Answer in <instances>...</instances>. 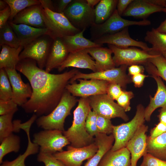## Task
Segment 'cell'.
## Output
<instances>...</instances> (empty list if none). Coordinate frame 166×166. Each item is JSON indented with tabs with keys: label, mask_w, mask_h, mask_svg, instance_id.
I'll return each instance as SVG.
<instances>
[{
	"label": "cell",
	"mask_w": 166,
	"mask_h": 166,
	"mask_svg": "<svg viewBox=\"0 0 166 166\" xmlns=\"http://www.w3.org/2000/svg\"><path fill=\"white\" fill-rule=\"evenodd\" d=\"M143 156V160L140 166H166V160L159 159L148 153Z\"/></svg>",
	"instance_id": "43"
},
{
	"label": "cell",
	"mask_w": 166,
	"mask_h": 166,
	"mask_svg": "<svg viewBox=\"0 0 166 166\" xmlns=\"http://www.w3.org/2000/svg\"><path fill=\"white\" fill-rule=\"evenodd\" d=\"M37 160L43 163L45 166H65L53 154L39 152L37 156Z\"/></svg>",
	"instance_id": "41"
},
{
	"label": "cell",
	"mask_w": 166,
	"mask_h": 166,
	"mask_svg": "<svg viewBox=\"0 0 166 166\" xmlns=\"http://www.w3.org/2000/svg\"><path fill=\"white\" fill-rule=\"evenodd\" d=\"M41 4L29 7L18 13L12 21L16 24H23L37 28H45Z\"/></svg>",
	"instance_id": "19"
},
{
	"label": "cell",
	"mask_w": 166,
	"mask_h": 166,
	"mask_svg": "<svg viewBox=\"0 0 166 166\" xmlns=\"http://www.w3.org/2000/svg\"><path fill=\"white\" fill-rule=\"evenodd\" d=\"M93 42L102 45L104 44L112 45L120 48H126L130 46L139 47L148 52L151 50V48L146 43L136 41L130 37L128 27L117 33L103 36L95 40Z\"/></svg>",
	"instance_id": "15"
},
{
	"label": "cell",
	"mask_w": 166,
	"mask_h": 166,
	"mask_svg": "<svg viewBox=\"0 0 166 166\" xmlns=\"http://www.w3.org/2000/svg\"><path fill=\"white\" fill-rule=\"evenodd\" d=\"M147 77L143 73H140L132 76V80L136 87H140L143 85L145 78Z\"/></svg>",
	"instance_id": "49"
},
{
	"label": "cell",
	"mask_w": 166,
	"mask_h": 166,
	"mask_svg": "<svg viewBox=\"0 0 166 166\" xmlns=\"http://www.w3.org/2000/svg\"><path fill=\"white\" fill-rule=\"evenodd\" d=\"M156 29L158 31L166 34V18Z\"/></svg>",
	"instance_id": "54"
},
{
	"label": "cell",
	"mask_w": 166,
	"mask_h": 166,
	"mask_svg": "<svg viewBox=\"0 0 166 166\" xmlns=\"http://www.w3.org/2000/svg\"><path fill=\"white\" fill-rule=\"evenodd\" d=\"M97 114L91 109L86 120L85 127L86 131L93 137L95 136L99 133L97 126Z\"/></svg>",
	"instance_id": "39"
},
{
	"label": "cell",
	"mask_w": 166,
	"mask_h": 166,
	"mask_svg": "<svg viewBox=\"0 0 166 166\" xmlns=\"http://www.w3.org/2000/svg\"><path fill=\"white\" fill-rule=\"evenodd\" d=\"M8 4L4 0H0V10H3L6 8L8 6Z\"/></svg>",
	"instance_id": "56"
},
{
	"label": "cell",
	"mask_w": 166,
	"mask_h": 166,
	"mask_svg": "<svg viewBox=\"0 0 166 166\" xmlns=\"http://www.w3.org/2000/svg\"><path fill=\"white\" fill-rule=\"evenodd\" d=\"M18 106L12 99L7 101L0 100V115L7 114L18 109Z\"/></svg>",
	"instance_id": "44"
},
{
	"label": "cell",
	"mask_w": 166,
	"mask_h": 166,
	"mask_svg": "<svg viewBox=\"0 0 166 166\" xmlns=\"http://www.w3.org/2000/svg\"><path fill=\"white\" fill-rule=\"evenodd\" d=\"M133 1V0H118L116 10L120 16H122L124 11Z\"/></svg>",
	"instance_id": "48"
},
{
	"label": "cell",
	"mask_w": 166,
	"mask_h": 166,
	"mask_svg": "<svg viewBox=\"0 0 166 166\" xmlns=\"http://www.w3.org/2000/svg\"><path fill=\"white\" fill-rule=\"evenodd\" d=\"M128 73L132 76L140 73H143L144 70L143 66L134 65L130 66L128 69Z\"/></svg>",
	"instance_id": "50"
},
{
	"label": "cell",
	"mask_w": 166,
	"mask_h": 166,
	"mask_svg": "<svg viewBox=\"0 0 166 166\" xmlns=\"http://www.w3.org/2000/svg\"><path fill=\"white\" fill-rule=\"evenodd\" d=\"M18 109L0 116V142L6 137L13 133L18 132L20 129L19 127V120H12L14 113Z\"/></svg>",
	"instance_id": "31"
},
{
	"label": "cell",
	"mask_w": 166,
	"mask_h": 166,
	"mask_svg": "<svg viewBox=\"0 0 166 166\" xmlns=\"http://www.w3.org/2000/svg\"><path fill=\"white\" fill-rule=\"evenodd\" d=\"M159 121L166 124V108H162L158 116Z\"/></svg>",
	"instance_id": "53"
},
{
	"label": "cell",
	"mask_w": 166,
	"mask_h": 166,
	"mask_svg": "<svg viewBox=\"0 0 166 166\" xmlns=\"http://www.w3.org/2000/svg\"><path fill=\"white\" fill-rule=\"evenodd\" d=\"M85 50L95 60L96 72L103 71L115 67L112 56L113 52L109 48L96 47Z\"/></svg>",
	"instance_id": "23"
},
{
	"label": "cell",
	"mask_w": 166,
	"mask_h": 166,
	"mask_svg": "<svg viewBox=\"0 0 166 166\" xmlns=\"http://www.w3.org/2000/svg\"><path fill=\"white\" fill-rule=\"evenodd\" d=\"M121 87L117 83H110L108 87L106 94L112 99L116 100L123 92Z\"/></svg>",
	"instance_id": "45"
},
{
	"label": "cell",
	"mask_w": 166,
	"mask_h": 166,
	"mask_svg": "<svg viewBox=\"0 0 166 166\" xmlns=\"http://www.w3.org/2000/svg\"><path fill=\"white\" fill-rule=\"evenodd\" d=\"M16 69L28 79L32 90L31 97L22 107L26 113L38 117L47 115L56 108L66 86L79 71L74 69L61 74L51 73L29 58L20 60Z\"/></svg>",
	"instance_id": "1"
},
{
	"label": "cell",
	"mask_w": 166,
	"mask_h": 166,
	"mask_svg": "<svg viewBox=\"0 0 166 166\" xmlns=\"http://www.w3.org/2000/svg\"><path fill=\"white\" fill-rule=\"evenodd\" d=\"M90 106L97 115L111 119L121 118L125 121L129 120L123 108L106 94H99L88 97Z\"/></svg>",
	"instance_id": "10"
},
{
	"label": "cell",
	"mask_w": 166,
	"mask_h": 166,
	"mask_svg": "<svg viewBox=\"0 0 166 166\" xmlns=\"http://www.w3.org/2000/svg\"><path fill=\"white\" fill-rule=\"evenodd\" d=\"M3 45L14 48L21 46L17 36L8 22L0 29V45Z\"/></svg>",
	"instance_id": "35"
},
{
	"label": "cell",
	"mask_w": 166,
	"mask_h": 166,
	"mask_svg": "<svg viewBox=\"0 0 166 166\" xmlns=\"http://www.w3.org/2000/svg\"><path fill=\"white\" fill-rule=\"evenodd\" d=\"M78 100L66 89L56 108L49 114L37 118L38 126L44 130H58L63 132L65 119L70 115L71 111Z\"/></svg>",
	"instance_id": "3"
},
{
	"label": "cell",
	"mask_w": 166,
	"mask_h": 166,
	"mask_svg": "<svg viewBox=\"0 0 166 166\" xmlns=\"http://www.w3.org/2000/svg\"><path fill=\"white\" fill-rule=\"evenodd\" d=\"M166 132V124L160 122L152 129L149 136L151 138H154Z\"/></svg>",
	"instance_id": "46"
},
{
	"label": "cell",
	"mask_w": 166,
	"mask_h": 166,
	"mask_svg": "<svg viewBox=\"0 0 166 166\" xmlns=\"http://www.w3.org/2000/svg\"><path fill=\"white\" fill-rule=\"evenodd\" d=\"M78 102V105L73 111L72 124L63 133L69 142L70 145L79 148L94 143V139L87 132L85 127L86 120L91 109L88 98L80 97Z\"/></svg>",
	"instance_id": "2"
},
{
	"label": "cell",
	"mask_w": 166,
	"mask_h": 166,
	"mask_svg": "<svg viewBox=\"0 0 166 166\" xmlns=\"http://www.w3.org/2000/svg\"><path fill=\"white\" fill-rule=\"evenodd\" d=\"M39 147V152L52 154L63 151L70 143L63 132L57 130H44L35 133L32 141Z\"/></svg>",
	"instance_id": "8"
},
{
	"label": "cell",
	"mask_w": 166,
	"mask_h": 166,
	"mask_svg": "<svg viewBox=\"0 0 166 166\" xmlns=\"http://www.w3.org/2000/svg\"><path fill=\"white\" fill-rule=\"evenodd\" d=\"M63 13L73 26L81 30L95 23V9L86 0H72Z\"/></svg>",
	"instance_id": "6"
},
{
	"label": "cell",
	"mask_w": 166,
	"mask_h": 166,
	"mask_svg": "<svg viewBox=\"0 0 166 166\" xmlns=\"http://www.w3.org/2000/svg\"><path fill=\"white\" fill-rule=\"evenodd\" d=\"M155 55L149 60L155 66L151 69L150 73L159 76L166 81V59L162 54Z\"/></svg>",
	"instance_id": "38"
},
{
	"label": "cell",
	"mask_w": 166,
	"mask_h": 166,
	"mask_svg": "<svg viewBox=\"0 0 166 166\" xmlns=\"http://www.w3.org/2000/svg\"><path fill=\"white\" fill-rule=\"evenodd\" d=\"M147 19L139 21H131L122 18L118 14L116 9L111 16L100 24L95 23L90 27L92 38L94 40L105 35L113 34L132 25L146 26L151 24Z\"/></svg>",
	"instance_id": "7"
},
{
	"label": "cell",
	"mask_w": 166,
	"mask_h": 166,
	"mask_svg": "<svg viewBox=\"0 0 166 166\" xmlns=\"http://www.w3.org/2000/svg\"><path fill=\"white\" fill-rule=\"evenodd\" d=\"M127 67L126 65H122L119 67L89 73H85L79 71L70 80L69 83H72L80 79H96L117 83L121 87L125 88L130 82V79L126 73Z\"/></svg>",
	"instance_id": "14"
},
{
	"label": "cell",
	"mask_w": 166,
	"mask_h": 166,
	"mask_svg": "<svg viewBox=\"0 0 166 166\" xmlns=\"http://www.w3.org/2000/svg\"><path fill=\"white\" fill-rule=\"evenodd\" d=\"M53 39L48 35H43L24 47L19 55L20 61L29 58L35 61L38 66L43 69Z\"/></svg>",
	"instance_id": "9"
},
{
	"label": "cell",
	"mask_w": 166,
	"mask_h": 166,
	"mask_svg": "<svg viewBox=\"0 0 166 166\" xmlns=\"http://www.w3.org/2000/svg\"><path fill=\"white\" fill-rule=\"evenodd\" d=\"M164 7H166V0H164Z\"/></svg>",
	"instance_id": "58"
},
{
	"label": "cell",
	"mask_w": 166,
	"mask_h": 166,
	"mask_svg": "<svg viewBox=\"0 0 166 166\" xmlns=\"http://www.w3.org/2000/svg\"><path fill=\"white\" fill-rule=\"evenodd\" d=\"M0 164L3 162V159L7 154L14 152H18L20 147V137L13 133L4 138L0 142Z\"/></svg>",
	"instance_id": "34"
},
{
	"label": "cell",
	"mask_w": 166,
	"mask_h": 166,
	"mask_svg": "<svg viewBox=\"0 0 166 166\" xmlns=\"http://www.w3.org/2000/svg\"><path fill=\"white\" fill-rule=\"evenodd\" d=\"M30 129L27 128L25 131L27 135L28 142L27 148L24 153L20 155L12 161L6 160L3 161L0 164V166H26L25 161L26 158L31 155L38 152L39 147L31 141L30 137Z\"/></svg>",
	"instance_id": "33"
},
{
	"label": "cell",
	"mask_w": 166,
	"mask_h": 166,
	"mask_svg": "<svg viewBox=\"0 0 166 166\" xmlns=\"http://www.w3.org/2000/svg\"><path fill=\"white\" fill-rule=\"evenodd\" d=\"M165 11V8L157 4L155 0H133L122 16L145 19L152 14Z\"/></svg>",
	"instance_id": "18"
},
{
	"label": "cell",
	"mask_w": 166,
	"mask_h": 166,
	"mask_svg": "<svg viewBox=\"0 0 166 166\" xmlns=\"http://www.w3.org/2000/svg\"><path fill=\"white\" fill-rule=\"evenodd\" d=\"M86 69L96 72L95 62L85 50L69 53L67 58L57 68L59 72L66 68Z\"/></svg>",
	"instance_id": "21"
},
{
	"label": "cell",
	"mask_w": 166,
	"mask_h": 166,
	"mask_svg": "<svg viewBox=\"0 0 166 166\" xmlns=\"http://www.w3.org/2000/svg\"><path fill=\"white\" fill-rule=\"evenodd\" d=\"M43 8H47L53 11H55L53 2L50 0H39Z\"/></svg>",
	"instance_id": "52"
},
{
	"label": "cell",
	"mask_w": 166,
	"mask_h": 166,
	"mask_svg": "<svg viewBox=\"0 0 166 166\" xmlns=\"http://www.w3.org/2000/svg\"><path fill=\"white\" fill-rule=\"evenodd\" d=\"M144 108L141 104L136 107V114L129 121L113 126V134L114 142L111 150L115 151L126 147L127 143L135 133L138 128L145 121Z\"/></svg>",
	"instance_id": "5"
},
{
	"label": "cell",
	"mask_w": 166,
	"mask_h": 166,
	"mask_svg": "<svg viewBox=\"0 0 166 166\" xmlns=\"http://www.w3.org/2000/svg\"><path fill=\"white\" fill-rule=\"evenodd\" d=\"M85 30H83L74 35L65 36L62 38L69 53L102 45L85 38L83 33Z\"/></svg>",
	"instance_id": "27"
},
{
	"label": "cell",
	"mask_w": 166,
	"mask_h": 166,
	"mask_svg": "<svg viewBox=\"0 0 166 166\" xmlns=\"http://www.w3.org/2000/svg\"><path fill=\"white\" fill-rule=\"evenodd\" d=\"M7 74L12 90V100L18 106H22L32 94L30 84L25 83L16 69H4Z\"/></svg>",
	"instance_id": "16"
},
{
	"label": "cell",
	"mask_w": 166,
	"mask_h": 166,
	"mask_svg": "<svg viewBox=\"0 0 166 166\" xmlns=\"http://www.w3.org/2000/svg\"><path fill=\"white\" fill-rule=\"evenodd\" d=\"M8 22L17 36L20 45L23 47L43 35H49L48 31L46 28H37L23 24H16L9 21Z\"/></svg>",
	"instance_id": "22"
},
{
	"label": "cell",
	"mask_w": 166,
	"mask_h": 166,
	"mask_svg": "<svg viewBox=\"0 0 166 166\" xmlns=\"http://www.w3.org/2000/svg\"><path fill=\"white\" fill-rule=\"evenodd\" d=\"M94 139L98 149L95 154L88 159L84 166H98L104 155L110 150L113 145L114 138L112 134L109 135L98 133Z\"/></svg>",
	"instance_id": "25"
},
{
	"label": "cell",
	"mask_w": 166,
	"mask_h": 166,
	"mask_svg": "<svg viewBox=\"0 0 166 166\" xmlns=\"http://www.w3.org/2000/svg\"><path fill=\"white\" fill-rule=\"evenodd\" d=\"M69 52L62 38L53 40L47 60L45 71L50 72L54 68H58L65 61Z\"/></svg>",
	"instance_id": "20"
},
{
	"label": "cell",
	"mask_w": 166,
	"mask_h": 166,
	"mask_svg": "<svg viewBox=\"0 0 166 166\" xmlns=\"http://www.w3.org/2000/svg\"><path fill=\"white\" fill-rule=\"evenodd\" d=\"M42 15L49 35L53 40L74 35L81 31L73 26L64 13L42 8Z\"/></svg>",
	"instance_id": "4"
},
{
	"label": "cell",
	"mask_w": 166,
	"mask_h": 166,
	"mask_svg": "<svg viewBox=\"0 0 166 166\" xmlns=\"http://www.w3.org/2000/svg\"><path fill=\"white\" fill-rule=\"evenodd\" d=\"M0 53V69L8 68L16 69L20 61L19 55L23 49L20 46L18 48L3 45Z\"/></svg>",
	"instance_id": "28"
},
{
	"label": "cell",
	"mask_w": 166,
	"mask_h": 166,
	"mask_svg": "<svg viewBox=\"0 0 166 166\" xmlns=\"http://www.w3.org/2000/svg\"><path fill=\"white\" fill-rule=\"evenodd\" d=\"M98 149L94 142L82 147L68 145L66 150L57 152L53 155L65 166H81L83 162L93 157Z\"/></svg>",
	"instance_id": "12"
},
{
	"label": "cell",
	"mask_w": 166,
	"mask_h": 166,
	"mask_svg": "<svg viewBox=\"0 0 166 166\" xmlns=\"http://www.w3.org/2000/svg\"><path fill=\"white\" fill-rule=\"evenodd\" d=\"M145 41L152 45L149 54L154 55L162 54L166 51V34L160 32L156 28L148 31L144 37Z\"/></svg>",
	"instance_id": "29"
},
{
	"label": "cell",
	"mask_w": 166,
	"mask_h": 166,
	"mask_svg": "<svg viewBox=\"0 0 166 166\" xmlns=\"http://www.w3.org/2000/svg\"><path fill=\"white\" fill-rule=\"evenodd\" d=\"M78 83L74 82L68 84L66 89L74 97L87 98L99 94H106L109 82L96 79H78Z\"/></svg>",
	"instance_id": "13"
},
{
	"label": "cell",
	"mask_w": 166,
	"mask_h": 166,
	"mask_svg": "<svg viewBox=\"0 0 166 166\" xmlns=\"http://www.w3.org/2000/svg\"><path fill=\"white\" fill-rule=\"evenodd\" d=\"M97 126L99 133L108 135L113 133V125L111 119L97 115Z\"/></svg>",
	"instance_id": "40"
},
{
	"label": "cell",
	"mask_w": 166,
	"mask_h": 166,
	"mask_svg": "<svg viewBox=\"0 0 166 166\" xmlns=\"http://www.w3.org/2000/svg\"><path fill=\"white\" fill-rule=\"evenodd\" d=\"M133 96V94L132 92L123 91L122 93L116 100L117 104L126 112L131 110L130 101Z\"/></svg>",
	"instance_id": "42"
},
{
	"label": "cell",
	"mask_w": 166,
	"mask_h": 166,
	"mask_svg": "<svg viewBox=\"0 0 166 166\" xmlns=\"http://www.w3.org/2000/svg\"><path fill=\"white\" fill-rule=\"evenodd\" d=\"M147 152L166 160V132L154 138L147 137Z\"/></svg>",
	"instance_id": "30"
},
{
	"label": "cell",
	"mask_w": 166,
	"mask_h": 166,
	"mask_svg": "<svg viewBox=\"0 0 166 166\" xmlns=\"http://www.w3.org/2000/svg\"><path fill=\"white\" fill-rule=\"evenodd\" d=\"M9 6L11 14L9 21L21 11L31 6L41 4L39 0H4Z\"/></svg>",
	"instance_id": "36"
},
{
	"label": "cell",
	"mask_w": 166,
	"mask_h": 166,
	"mask_svg": "<svg viewBox=\"0 0 166 166\" xmlns=\"http://www.w3.org/2000/svg\"><path fill=\"white\" fill-rule=\"evenodd\" d=\"M148 128L147 126L141 125L127 143L126 147L131 154L130 166H137L139 159L147 153L146 133Z\"/></svg>",
	"instance_id": "17"
},
{
	"label": "cell",
	"mask_w": 166,
	"mask_h": 166,
	"mask_svg": "<svg viewBox=\"0 0 166 166\" xmlns=\"http://www.w3.org/2000/svg\"><path fill=\"white\" fill-rule=\"evenodd\" d=\"M152 75L156 82L157 87L154 97L150 96L149 103L144 109L145 120L148 121H150L152 114L156 109L166 108V86L160 77L155 74Z\"/></svg>",
	"instance_id": "24"
},
{
	"label": "cell",
	"mask_w": 166,
	"mask_h": 166,
	"mask_svg": "<svg viewBox=\"0 0 166 166\" xmlns=\"http://www.w3.org/2000/svg\"><path fill=\"white\" fill-rule=\"evenodd\" d=\"M72 0H59L57 1L56 12L63 13L65 9Z\"/></svg>",
	"instance_id": "51"
},
{
	"label": "cell",
	"mask_w": 166,
	"mask_h": 166,
	"mask_svg": "<svg viewBox=\"0 0 166 166\" xmlns=\"http://www.w3.org/2000/svg\"><path fill=\"white\" fill-rule=\"evenodd\" d=\"M165 8H166V11H165V13H166V7H165Z\"/></svg>",
	"instance_id": "59"
},
{
	"label": "cell",
	"mask_w": 166,
	"mask_h": 166,
	"mask_svg": "<svg viewBox=\"0 0 166 166\" xmlns=\"http://www.w3.org/2000/svg\"><path fill=\"white\" fill-rule=\"evenodd\" d=\"M117 2V0H101L95 9V23L100 24L107 20L116 9Z\"/></svg>",
	"instance_id": "32"
},
{
	"label": "cell",
	"mask_w": 166,
	"mask_h": 166,
	"mask_svg": "<svg viewBox=\"0 0 166 166\" xmlns=\"http://www.w3.org/2000/svg\"><path fill=\"white\" fill-rule=\"evenodd\" d=\"M108 45L113 54V59L116 66L144 65L155 55L134 47L120 48L112 45Z\"/></svg>",
	"instance_id": "11"
},
{
	"label": "cell",
	"mask_w": 166,
	"mask_h": 166,
	"mask_svg": "<svg viewBox=\"0 0 166 166\" xmlns=\"http://www.w3.org/2000/svg\"><path fill=\"white\" fill-rule=\"evenodd\" d=\"M100 1V0H86L88 5L93 8H94L95 5H97Z\"/></svg>",
	"instance_id": "55"
},
{
	"label": "cell",
	"mask_w": 166,
	"mask_h": 166,
	"mask_svg": "<svg viewBox=\"0 0 166 166\" xmlns=\"http://www.w3.org/2000/svg\"><path fill=\"white\" fill-rule=\"evenodd\" d=\"M130 153L126 147L117 150L109 151L103 156L98 166H130Z\"/></svg>",
	"instance_id": "26"
},
{
	"label": "cell",
	"mask_w": 166,
	"mask_h": 166,
	"mask_svg": "<svg viewBox=\"0 0 166 166\" xmlns=\"http://www.w3.org/2000/svg\"><path fill=\"white\" fill-rule=\"evenodd\" d=\"M12 87L4 69H0V100L7 101L12 99Z\"/></svg>",
	"instance_id": "37"
},
{
	"label": "cell",
	"mask_w": 166,
	"mask_h": 166,
	"mask_svg": "<svg viewBox=\"0 0 166 166\" xmlns=\"http://www.w3.org/2000/svg\"><path fill=\"white\" fill-rule=\"evenodd\" d=\"M11 14V10L9 6L4 9L0 10V29L7 22Z\"/></svg>",
	"instance_id": "47"
},
{
	"label": "cell",
	"mask_w": 166,
	"mask_h": 166,
	"mask_svg": "<svg viewBox=\"0 0 166 166\" xmlns=\"http://www.w3.org/2000/svg\"><path fill=\"white\" fill-rule=\"evenodd\" d=\"M162 55L166 59V51L163 52L162 54Z\"/></svg>",
	"instance_id": "57"
}]
</instances>
